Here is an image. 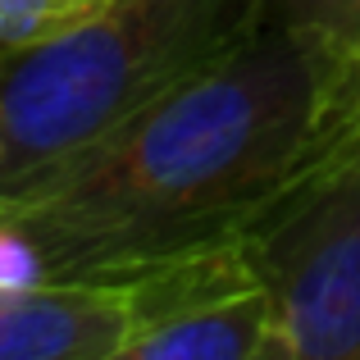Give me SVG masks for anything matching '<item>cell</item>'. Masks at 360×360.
I'll use <instances>...</instances> for the list:
<instances>
[{
  "label": "cell",
  "mask_w": 360,
  "mask_h": 360,
  "mask_svg": "<svg viewBox=\"0 0 360 360\" xmlns=\"http://www.w3.org/2000/svg\"><path fill=\"white\" fill-rule=\"evenodd\" d=\"M328 69L264 18L219 64L178 82L110 137L0 201L46 278H101L233 238L319 141Z\"/></svg>",
  "instance_id": "6da1fadb"
},
{
  "label": "cell",
  "mask_w": 360,
  "mask_h": 360,
  "mask_svg": "<svg viewBox=\"0 0 360 360\" xmlns=\"http://www.w3.org/2000/svg\"><path fill=\"white\" fill-rule=\"evenodd\" d=\"M264 0H115L82 27L0 51V201L238 51Z\"/></svg>",
  "instance_id": "7a4b0ae2"
},
{
  "label": "cell",
  "mask_w": 360,
  "mask_h": 360,
  "mask_svg": "<svg viewBox=\"0 0 360 360\" xmlns=\"http://www.w3.org/2000/svg\"><path fill=\"white\" fill-rule=\"evenodd\" d=\"M233 238L269 292L278 360H360V128L319 137Z\"/></svg>",
  "instance_id": "3957f363"
},
{
  "label": "cell",
  "mask_w": 360,
  "mask_h": 360,
  "mask_svg": "<svg viewBox=\"0 0 360 360\" xmlns=\"http://www.w3.org/2000/svg\"><path fill=\"white\" fill-rule=\"evenodd\" d=\"M128 338L119 360H278L274 310L238 238L123 274Z\"/></svg>",
  "instance_id": "277c9868"
},
{
  "label": "cell",
  "mask_w": 360,
  "mask_h": 360,
  "mask_svg": "<svg viewBox=\"0 0 360 360\" xmlns=\"http://www.w3.org/2000/svg\"><path fill=\"white\" fill-rule=\"evenodd\" d=\"M123 338V283L46 278L0 292V360H119Z\"/></svg>",
  "instance_id": "5b68a950"
},
{
  "label": "cell",
  "mask_w": 360,
  "mask_h": 360,
  "mask_svg": "<svg viewBox=\"0 0 360 360\" xmlns=\"http://www.w3.org/2000/svg\"><path fill=\"white\" fill-rule=\"evenodd\" d=\"M264 18L306 41L333 73L360 55V0H264Z\"/></svg>",
  "instance_id": "8992f818"
},
{
  "label": "cell",
  "mask_w": 360,
  "mask_h": 360,
  "mask_svg": "<svg viewBox=\"0 0 360 360\" xmlns=\"http://www.w3.org/2000/svg\"><path fill=\"white\" fill-rule=\"evenodd\" d=\"M110 5L115 0H0V51L64 37Z\"/></svg>",
  "instance_id": "52a82bcc"
},
{
  "label": "cell",
  "mask_w": 360,
  "mask_h": 360,
  "mask_svg": "<svg viewBox=\"0 0 360 360\" xmlns=\"http://www.w3.org/2000/svg\"><path fill=\"white\" fill-rule=\"evenodd\" d=\"M37 283H46V264L37 255V246L27 242L23 229L0 219V292L37 288Z\"/></svg>",
  "instance_id": "ba28073f"
},
{
  "label": "cell",
  "mask_w": 360,
  "mask_h": 360,
  "mask_svg": "<svg viewBox=\"0 0 360 360\" xmlns=\"http://www.w3.org/2000/svg\"><path fill=\"white\" fill-rule=\"evenodd\" d=\"M356 128H360V55H356V60H347L342 69L328 78L324 115H319V137L356 132Z\"/></svg>",
  "instance_id": "9c48e42d"
}]
</instances>
